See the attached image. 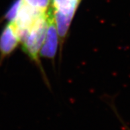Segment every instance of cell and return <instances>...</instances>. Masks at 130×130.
I'll list each match as a JSON object with an SVG mask.
<instances>
[{
	"instance_id": "7",
	"label": "cell",
	"mask_w": 130,
	"mask_h": 130,
	"mask_svg": "<svg viewBox=\"0 0 130 130\" xmlns=\"http://www.w3.org/2000/svg\"><path fill=\"white\" fill-rule=\"evenodd\" d=\"M21 3H22V0H17L12 5V7H11L10 9L9 10L8 12L7 13L6 18L9 21H13L15 20L17 15Z\"/></svg>"
},
{
	"instance_id": "3",
	"label": "cell",
	"mask_w": 130,
	"mask_h": 130,
	"mask_svg": "<svg viewBox=\"0 0 130 130\" xmlns=\"http://www.w3.org/2000/svg\"><path fill=\"white\" fill-rule=\"evenodd\" d=\"M58 37L53 9L51 7L47 11V28L45 41L40 51L41 56L48 58L55 57L58 48Z\"/></svg>"
},
{
	"instance_id": "6",
	"label": "cell",
	"mask_w": 130,
	"mask_h": 130,
	"mask_svg": "<svg viewBox=\"0 0 130 130\" xmlns=\"http://www.w3.org/2000/svg\"><path fill=\"white\" fill-rule=\"evenodd\" d=\"M29 6L43 12H47L51 0H23Z\"/></svg>"
},
{
	"instance_id": "4",
	"label": "cell",
	"mask_w": 130,
	"mask_h": 130,
	"mask_svg": "<svg viewBox=\"0 0 130 130\" xmlns=\"http://www.w3.org/2000/svg\"><path fill=\"white\" fill-rule=\"evenodd\" d=\"M19 43L20 39L15 26L13 22L9 21L0 36V57L3 58L10 55Z\"/></svg>"
},
{
	"instance_id": "5",
	"label": "cell",
	"mask_w": 130,
	"mask_h": 130,
	"mask_svg": "<svg viewBox=\"0 0 130 130\" xmlns=\"http://www.w3.org/2000/svg\"><path fill=\"white\" fill-rule=\"evenodd\" d=\"M80 0H52V7L55 11L73 18Z\"/></svg>"
},
{
	"instance_id": "1",
	"label": "cell",
	"mask_w": 130,
	"mask_h": 130,
	"mask_svg": "<svg viewBox=\"0 0 130 130\" xmlns=\"http://www.w3.org/2000/svg\"><path fill=\"white\" fill-rule=\"evenodd\" d=\"M46 28L47 13L37 19L25 39L21 42L23 51L35 62L39 60V53L45 41Z\"/></svg>"
},
{
	"instance_id": "2",
	"label": "cell",
	"mask_w": 130,
	"mask_h": 130,
	"mask_svg": "<svg viewBox=\"0 0 130 130\" xmlns=\"http://www.w3.org/2000/svg\"><path fill=\"white\" fill-rule=\"evenodd\" d=\"M46 13L29 6L22 0L17 17L11 21L15 26L21 43L25 39L37 19Z\"/></svg>"
}]
</instances>
